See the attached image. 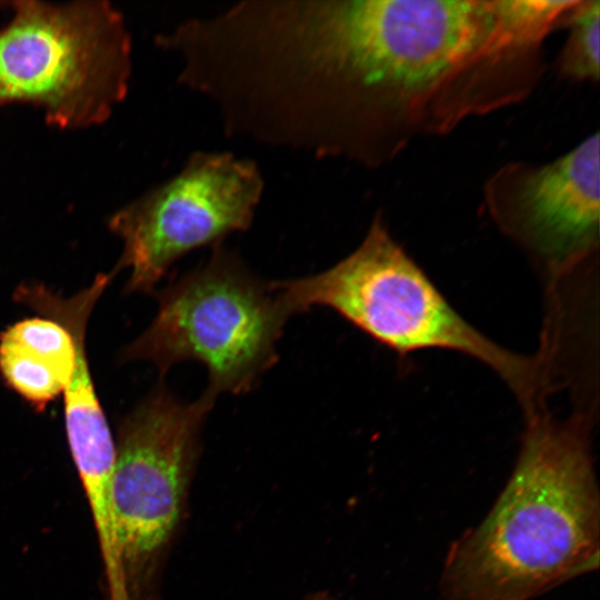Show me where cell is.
Instances as JSON below:
<instances>
[{
	"label": "cell",
	"instance_id": "10",
	"mask_svg": "<svg viewBox=\"0 0 600 600\" xmlns=\"http://www.w3.org/2000/svg\"><path fill=\"white\" fill-rule=\"evenodd\" d=\"M64 426L70 450L98 447L114 441L97 396L89 363L77 362L63 390Z\"/></svg>",
	"mask_w": 600,
	"mask_h": 600
},
{
	"label": "cell",
	"instance_id": "12",
	"mask_svg": "<svg viewBox=\"0 0 600 600\" xmlns=\"http://www.w3.org/2000/svg\"><path fill=\"white\" fill-rule=\"evenodd\" d=\"M0 372L6 383L38 411L64 390L48 363L3 339H0Z\"/></svg>",
	"mask_w": 600,
	"mask_h": 600
},
{
	"label": "cell",
	"instance_id": "3",
	"mask_svg": "<svg viewBox=\"0 0 600 600\" xmlns=\"http://www.w3.org/2000/svg\"><path fill=\"white\" fill-rule=\"evenodd\" d=\"M271 283L290 317L326 307L400 354L424 349L468 354L532 404L537 363L500 347L464 320L394 240L381 212L358 248L331 268Z\"/></svg>",
	"mask_w": 600,
	"mask_h": 600
},
{
	"label": "cell",
	"instance_id": "2",
	"mask_svg": "<svg viewBox=\"0 0 600 600\" xmlns=\"http://www.w3.org/2000/svg\"><path fill=\"white\" fill-rule=\"evenodd\" d=\"M600 499L577 422L530 419L517 463L483 521L454 542L451 600H528L598 568Z\"/></svg>",
	"mask_w": 600,
	"mask_h": 600
},
{
	"label": "cell",
	"instance_id": "11",
	"mask_svg": "<svg viewBox=\"0 0 600 600\" xmlns=\"http://www.w3.org/2000/svg\"><path fill=\"white\" fill-rule=\"evenodd\" d=\"M0 339L39 357L67 387L76 367L77 349L66 328L48 318H28L7 328Z\"/></svg>",
	"mask_w": 600,
	"mask_h": 600
},
{
	"label": "cell",
	"instance_id": "13",
	"mask_svg": "<svg viewBox=\"0 0 600 600\" xmlns=\"http://www.w3.org/2000/svg\"><path fill=\"white\" fill-rule=\"evenodd\" d=\"M303 600H337L333 597H331L329 593L324 591L314 592L311 594H308L303 598Z\"/></svg>",
	"mask_w": 600,
	"mask_h": 600
},
{
	"label": "cell",
	"instance_id": "7",
	"mask_svg": "<svg viewBox=\"0 0 600 600\" xmlns=\"http://www.w3.org/2000/svg\"><path fill=\"white\" fill-rule=\"evenodd\" d=\"M263 191L253 160L227 151L192 152L178 173L111 218V231L123 242L114 272L130 271L128 292H153L190 251L250 229Z\"/></svg>",
	"mask_w": 600,
	"mask_h": 600
},
{
	"label": "cell",
	"instance_id": "9",
	"mask_svg": "<svg viewBox=\"0 0 600 600\" xmlns=\"http://www.w3.org/2000/svg\"><path fill=\"white\" fill-rule=\"evenodd\" d=\"M568 38L556 61L557 73L572 82H598L600 74V0H578L566 23Z\"/></svg>",
	"mask_w": 600,
	"mask_h": 600
},
{
	"label": "cell",
	"instance_id": "6",
	"mask_svg": "<svg viewBox=\"0 0 600 600\" xmlns=\"http://www.w3.org/2000/svg\"><path fill=\"white\" fill-rule=\"evenodd\" d=\"M130 73V36L107 1L14 2L0 31V106L31 102L58 127L101 123Z\"/></svg>",
	"mask_w": 600,
	"mask_h": 600
},
{
	"label": "cell",
	"instance_id": "5",
	"mask_svg": "<svg viewBox=\"0 0 600 600\" xmlns=\"http://www.w3.org/2000/svg\"><path fill=\"white\" fill-rule=\"evenodd\" d=\"M157 299L154 319L122 350V361H148L161 374L182 361H198L208 372L203 393L214 400L251 391L277 362L290 316L272 283L254 276L223 242Z\"/></svg>",
	"mask_w": 600,
	"mask_h": 600
},
{
	"label": "cell",
	"instance_id": "8",
	"mask_svg": "<svg viewBox=\"0 0 600 600\" xmlns=\"http://www.w3.org/2000/svg\"><path fill=\"white\" fill-rule=\"evenodd\" d=\"M482 204L506 234L549 264L587 257L599 243V132L546 164H503L486 181Z\"/></svg>",
	"mask_w": 600,
	"mask_h": 600
},
{
	"label": "cell",
	"instance_id": "4",
	"mask_svg": "<svg viewBox=\"0 0 600 600\" xmlns=\"http://www.w3.org/2000/svg\"><path fill=\"white\" fill-rule=\"evenodd\" d=\"M214 401L204 393L182 401L159 382L121 419L110 490L111 600H161L164 562L184 523Z\"/></svg>",
	"mask_w": 600,
	"mask_h": 600
},
{
	"label": "cell",
	"instance_id": "1",
	"mask_svg": "<svg viewBox=\"0 0 600 600\" xmlns=\"http://www.w3.org/2000/svg\"><path fill=\"white\" fill-rule=\"evenodd\" d=\"M546 38L519 0H297L270 86L307 153L374 169L528 98Z\"/></svg>",
	"mask_w": 600,
	"mask_h": 600
}]
</instances>
